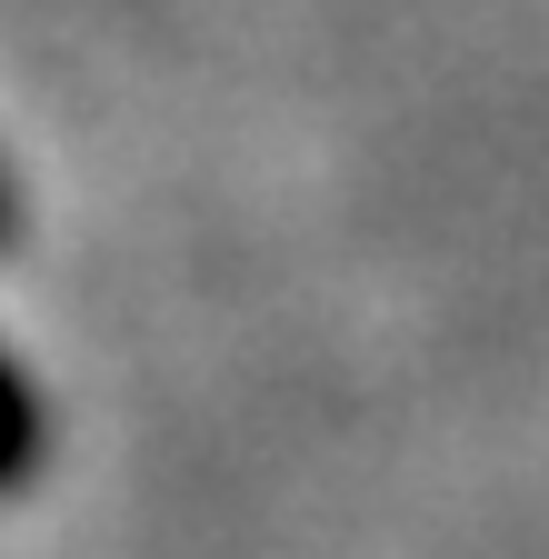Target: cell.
I'll return each mask as SVG.
<instances>
[{"mask_svg": "<svg viewBox=\"0 0 549 559\" xmlns=\"http://www.w3.org/2000/svg\"><path fill=\"white\" fill-rule=\"evenodd\" d=\"M31 460H40V400H31V380L11 360H0V489H11Z\"/></svg>", "mask_w": 549, "mask_h": 559, "instance_id": "1", "label": "cell"}, {"mask_svg": "<svg viewBox=\"0 0 549 559\" xmlns=\"http://www.w3.org/2000/svg\"><path fill=\"white\" fill-rule=\"evenodd\" d=\"M21 230V200H11V180H0V240H11Z\"/></svg>", "mask_w": 549, "mask_h": 559, "instance_id": "2", "label": "cell"}]
</instances>
